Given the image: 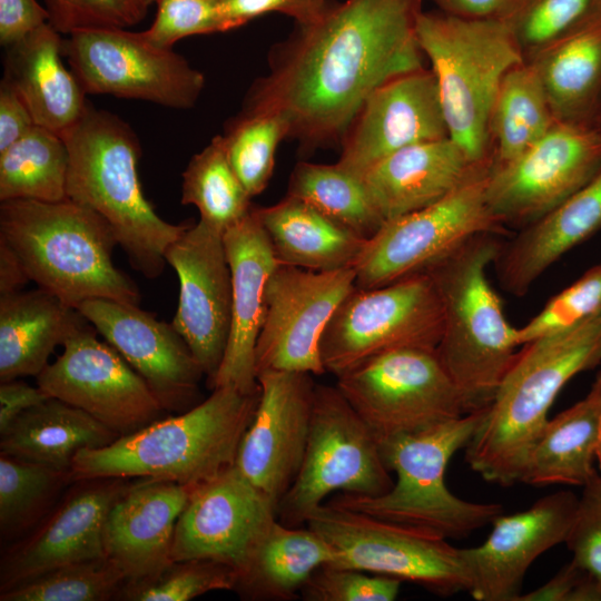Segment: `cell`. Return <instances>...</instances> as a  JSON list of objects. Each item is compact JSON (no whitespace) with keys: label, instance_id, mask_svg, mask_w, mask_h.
<instances>
[{"label":"cell","instance_id":"obj_1","mask_svg":"<svg viewBox=\"0 0 601 601\" xmlns=\"http://www.w3.org/2000/svg\"><path fill=\"white\" fill-rule=\"evenodd\" d=\"M422 0H346L299 26L269 57L242 111L279 116L307 151L342 141L365 99L423 67L416 39Z\"/></svg>","mask_w":601,"mask_h":601},{"label":"cell","instance_id":"obj_2","mask_svg":"<svg viewBox=\"0 0 601 601\" xmlns=\"http://www.w3.org/2000/svg\"><path fill=\"white\" fill-rule=\"evenodd\" d=\"M522 346L465 446L469 466L501 486L521 482L529 454L563 386L601 362V312Z\"/></svg>","mask_w":601,"mask_h":601},{"label":"cell","instance_id":"obj_3","mask_svg":"<svg viewBox=\"0 0 601 601\" xmlns=\"http://www.w3.org/2000/svg\"><path fill=\"white\" fill-rule=\"evenodd\" d=\"M260 390L218 386L191 408L73 457L72 481L144 477L197 486L235 465Z\"/></svg>","mask_w":601,"mask_h":601},{"label":"cell","instance_id":"obj_4","mask_svg":"<svg viewBox=\"0 0 601 601\" xmlns=\"http://www.w3.org/2000/svg\"><path fill=\"white\" fill-rule=\"evenodd\" d=\"M69 152L67 198L101 216L132 268L146 278L165 269V252L189 224L162 219L147 200L138 175L140 146L128 124L88 104L61 135Z\"/></svg>","mask_w":601,"mask_h":601},{"label":"cell","instance_id":"obj_5","mask_svg":"<svg viewBox=\"0 0 601 601\" xmlns=\"http://www.w3.org/2000/svg\"><path fill=\"white\" fill-rule=\"evenodd\" d=\"M0 239L30 280L77 308L91 298L137 304L135 282L112 262L118 245L109 224L70 199H11L0 204Z\"/></svg>","mask_w":601,"mask_h":601},{"label":"cell","instance_id":"obj_6","mask_svg":"<svg viewBox=\"0 0 601 601\" xmlns=\"http://www.w3.org/2000/svg\"><path fill=\"white\" fill-rule=\"evenodd\" d=\"M497 236H474L425 272L443 308L436 353L466 413L489 407L520 346L518 328L486 277L502 244Z\"/></svg>","mask_w":601,"mask_h":601},{"label":"cell","instance_id":"obj_7","mask_svg":"<svg viewBox=\"0 0 601 601\" xmlns=\"http://www.w3.org/2000/svg\"><path fill=\"white\" fill-rule=\"evenodd\" d=\"M415 33L431 62L449 137L473 162L492 166L491 109L505 73L525 61L510 26L500 18L421 12Z\"/></svg>","mask_w":601,"mask_h":601},{"label":"cell","instance_id":"obj_8","mask_svg":"<svg viewBox=\"0 0 601 601\" xmlns=\"http://www.w3.org/2000/svg\"><path fill=\"white\" fill-rule=\"evenodd\" d=\"M485 411L380 444L386 467L396 474L393 486L376 496L343 493L329 503L447 540L492 523L503 512L501 504L463 500L445 483L450 460L467 445Z\"/></svg>","mask_w":601,"mask_h":601},{"label":"cell","instance_id":"obj_9","mask_svg":"<svg viewBox=\"0 0 601 601\" xmlns=\"http://www.w3.org/2000/svg\"><path fill=\"white\" fill-rule=\"evenodd\" d=\"M394 482L380 444L337 386L316 384L300 470L277 505V519L306 524L331 493L376 496Z\"/></svg>","mask_w":601,"mask_h":601},{"label":"cell","instance_id":"obj_10","mask_svg":"<svg viewBox=\"0 0 601 601\" xmlns=\"http://www.w3.org/2000/svg\"><path fill=\"white\" fill-rule=\"evenodd\" d=\"M336 377L378 444L467 414L436 348L386 352Z\"/></svg>","mask_w":601,"mask_h":601},{"label":"cell","instance_id":"obj_11","mask_svg":"<svg viewBox=\"0 0 601 601\" xmlns=\"http://www.w3.org/2000/svg\"><path fill=\"white\" fill-rule=\"evenodd\" d=\"M442 333V303L427 273L376 288L355 286L324 329L321 359L338 376L394 349L436 348Z\"/></svg>","mask_w":601,"mask_h":601},{"label":"cell","instance_id":"obj_12","mask_svg":"<svg viewBox=\"0 0 601 601\" xmlns=\"http://www.w3.org/2000/svg\"><path fill=\"white\" fill-rule=\"evenodd\" d=\"M336 553L332 566L410 581L441 597L469 591L460 549L434 533L325 502L306 524Z\"/></svg>","mask_w":601,"mask_h":601},{"label":"cell","instance_id":"obj_13","mask_svg":"<svg viewBox=\"0 0 601 601\" xmlns=\"http://www.w3.org/2000/svg\"><path fill=\"white\" fill-rule=\"evenodd\" d=\"M490 169L433 205L385 220L353 267L355 286L376 288L425 273L474 236L505 234L486 201Z\"/></svg>","mask_w":601,"mask_h":601},{"label":"cell","instance_id":"obj_14","mask_svg":"<svg viewBox=\"0 0 601 601\" xmlns=\"http://www.w3.org/2000/svg\"><path fill=\"white\" fill-rule=\"evenodd\" d=\"M68 36L63 56L87 95L188 109L201 93L204 75L173 48L152 45L144 31L93 28Z\"/></svg>","mask_w":601,"mask_h":601},{"label":"cell","instance_id":"obj_15","mask_svg":"<svg viewBox=\"0 0 601 601\" xmlns=\"http://www.w3.org/2000/svg\"><path fill=\"white\" fill-rule=\"evenodd\" d=\"M600 171L601 130L556 121L524 152L491 166L486 201L505 228H523L555 209Z\"/></svg>","mask_w":601,"mask_h":601},{"label":"cell","instance_id":"obj_16","mask_svg":"<svg viewBox=\"0 0 601 601\" xmlns=\"http://www.w3.org/2000/svg\"><path fill=\"white\" fill-rule=\"evenodd\" d=\"M355 280L354 268L315 272L279 264L265 287V314L255 348L256 375L264 371L326 373L321 338Z\"/></svg>","mask_w":601,"mask_h":601},{"label":"cell","instance_id":"obj_17","mask_svg":"<svg viewBox=\"0 0 601 601\" xmlns=\"http://www.w3.org/2000/svg\"><path fill=\"white\" fill-rule=\"evenodd\" d=\"M96 332L87 322L71 333L61 355L37 376V386L126 435L158 420L164 408L142 377Z\"/></svg>","mask_w":601,"mask_h":601},{"label":"cell","instance_id":"obj_18","mask_svg":"<svg viewBox=\"0 0 601 601\" xmlns=\"http://www.w3.org/2000/svg\"><path fill=\"white\" fill-rule=\"evenodd\" d=\"M277 506L235 465L194 486L174 533V562L211 560L246 571Z\"/></svg>","mask_w":601,"mask_h":601},{"label":"cell","instance_id":"obj_19","mask_svg":"<svg viewBox=\"0 0 601 601\" xmlns=\"http://www.w3.org/2000/svg\"><path fill=\"white\" fill-rule=\"evenodd\" d=\"M223 235L198 220L165 252L179 279L171 324L200 365L208 387L221 364L231 322V274Z\"/></svg>","mask_w":601,"mask_h":601},{"label":"cell","instance_id":"obj_20","mask_svg":"<svg viewBox=\"0 0 601 601\" xmlns=\"http://www.w3.org/2000/svg\"><path fill=\"white\" fill-rule=\"evenodd\" d=\"M259 400L235 466L278 505L294 483L308 440L315 383L303 372L257 374Z\"/></svg>","mask_w":601,"mask_h":601},{"label":"cell","instance_id":"obj_21","mask_svg":"<svg viewBox=\"0 0 601 601\" xmlns=\"http://www.w3.org/2000/svg\"><path fill=\"white\" fill-rule=\"evenodd\" d=\"M77 309L142 377L164 411L195 406L205 375L173 324L159 321L137 304L91 298Z\"/></svg>","mask_w":601,"mask_h":601},{"label":"cell","instance_id":"obj_22","mask_svg":"<svg viewBox=\"0 0 601 601\" xmlns=\"http://www.w3.org/2000/svg\"><path fill=\"white\" fill-rule=\"evenodd\" d=\"M578 502L570 491L545 495L523 512L496 516L481 545L460 549L473 599L518 601L530 565L565 542Z\"/></svg>","mask_w":601,"mask_h":601},{"label":"cell","instance_id":"obj_23","mask_svg":"<svg viewBox=\"0 0 601 601\" xmlns=\"http://www.w3.org/2000/svg\"><path fill=\"white\" fill-rule=\"evenodd\" d=\"M449 137L437 83L431 69L395 76L365 99L344 135L337 161L362 175L405 147Z\"/></svg>","mask_w":601,"mask_h":601},{"label":"cell","instance_id":"obj_24","mask_svg":"<svg viewBox=\"0 0 601 601\" xmlns=\"http://www.w3.org/2000/svg\"><path fill=\"white\" fill-rule=\"evenodd\" d=\"M231 274V322L225 354L209 388L233 386L245 393L259 390L255 348L265 314V287L279 265L255 207L224 231Z\"/></svg>","mask_w":601,"mask_h":601},{"label":"cell","instance_id":"obj_25","mask_svg":"<svg viewBox=\"0 0 601 601\" xmlns=\"http://www.w3.org/2000/svg\"><path fill=\"white\" fill-rule=\"evenodd\" d=\"M191 490L146 479L127 486L111 505L104 528L106 556L131 584L154 580L174 563L175 528Z\"/></svg>","mask_w":601,"mask_h":601},{"label":"cell","instance_id":"obj_26","mask_svg":"<svg viewBox=\"0 0 601 601\" xmlns=\"http://www.w3.org/2000/svg\"><path fill=\"white\" fill-rule=\"evenodd\" d=\"M121 480H89L69 496L7 558L2 590L67 564L107 558L104 528L111 505L127 487Z\"/></svg>","mask_w":601,"mask_h":601},{"label":"cell","instance_id":"obj_27","mask_svg":"<svg viewBox=\"0 0 601 601\" xmlns=\"http://www.w3.org/2000/svg\"><path fill=\"white\" fill-rule=\"evenodd\" d=\"M490 168L473 162L446 137L400 149L367 168L362 178L387 220L437 203Z\"/></svg>","mask_w":601,"mask_h":601},{"label":"cell","instance_id":"obj_28","mask_svg":"<svg viewBox=\"0 0 601 601\" xmlns=\"http://www.w3.org/2000/svg\"><path fill=\"white\" fill-rule=\"evenodd\" d=\"M601 229V171L539 220L501 244L493 262L501 286L524 295L560 257Z\"/></svg>","mask_w":601,"mask_h":601},{"label":"cell","instance_id":"obj_29","mask_svg":"<svg viewBox=\"0 0 601 601\" xmlns=\"http://www.w3.org/2000/svg\"><path fill=\"white\" fill-rule=\"evenodd\" d=\"M63 40L49 22L6 48L4 73L36 125L63 135L82 117L86 92L66 67Z\"/></svg>","mask_w":601,"mask_h":601},{"label":"cell","instance_id":"obj_30","mask_svg":"<svg viewBox=\"0 0 601 601\" xmlns=\"http://www.w3.org/2000/svg\"><path fill=\"white\" fill-rule=\"evenodd\" d=\"M525 61L558 121L594 126L601 106V12L593 10Z\"/></svg>","mask_w":601,"mask_h":601},{"label":"cell","instance_id":"obj_31","mask_svg":"<svg viewBox=\"0 0 601 601\" xmlns=\"http://www.w3.org/2000/svg\"><path fill=\"white\" fill-rule=\"evenodd\" d=\"M87 322L40 287L0 295V381L37 377L56 346Z\"/></svg>","mask_w":601,"mask_h":601},{"label":"cell","instance_id":"obj_32","mask_svg":"<svg viewBox=\"0 0 601 601\" xmlns=\"http://www.w3.org/2000/svg\"><path fill=\"white\" fill-rule=\"evenodd\" d=\"M255 210L283 265L315 272L353 268L367 240L288 195Z\"/></svg>","mask_w":601,"mask_h":601},{"label":"cell","instance_id":"obj_33","mask_svg":"<svg viewBox=\"0 0 601 601\" xmlns=\"http://www.w3.org/2000/svg\"><path fill=\"white\" fill-rule=\"evenodd\" d=\"M1 454L69 473L82 449H98L120 435L88 413L50 397L21 413L0 433Z\"/></svg>","mask_w":601,"mask_h":601},{"label":"cell","instance_id":"obj_34","mask_svg":"<svg viewBox=\"0 0 601 601\" xmlns=\"http://www.w3.org/2000/svg\"><path fill=\"white\" fill-rule=\"evenodd\" d=\"M336 553L314 530L274 522L236 588L257 600H290L312 574L332 565Z\"/></svg>","mask_w":601,"mask_h":601},{"label":"cell","instance_id":"obj_35","mask_svg":"<svg viewBox=\"0 0 601 601\" xmlns=\"http://www.w3.org/2000/svg\"><path fill=\"white\" fill-rule=\"evenodd\" d=\"M600 430V411L588 394L548 421L529 454L521 482L585 485L597 473L593 460Z\"/></svg>","mask_w":601,"mask_h":601},{"label":"cell","instance_id":"obj_36","mask_svg":"<svg viewBox=\"0 0 601 601\" xmlns=\"http://www.w3.org/2000/svg\"><path fill=\"white\" fill-rule=\"evenodd\" d=\"M556 121L533 67L524 61L510 69L500 83L490 115L492 166L524 152Z\"/></svg>","mask_w":601,"mask_h":601},{"label":"cell","instance_id":"obj_37","mask_svg":"<svg viewBox=\"0 0 601 601\" xmlns=\"http://www.w3.org/2000/svg\"><path fill=\"white\" fill-rule=\"evenodd\" d=\"M69 152L63 137L36 125L0 151V201L67 199Z\"/></svg>","mask_w":601,"mask_h":601},{"label":"cell","instance_id":"obj_38","mask_svg":"<svg viewBox=\"0 0 601 601\" xmlns=\"http://www.w3.org/2000/svg\"><path fill=\"white\" fill-rule=\"evenodd\" d=\"M287 195L298 198L336 224L368 239L385 221L375 207L362 175L341 165L299 162Z\"/></svg>","mask_w":601,"mask_h":601},{"label":"cell","instance_id":"obj_39","mask_svg":"<svg viewBox=\"0 0 601 601\" xmlns=\"http://www.w3.org/2000/svg\"><path fill=\"white\" fill-rule=\"evenodd\" d=\"M250 198L227 159L223 136L194 155L183 173L181 204L194 205L199 220L223 234L252 210Z\"/></svg>","mask_w":601,"mask_h":601},{"label":"cell","instance_id":"obj_40","mask_svg":"<svg viewBox=\"0 0 601 601\" xmlns=\"http://www.w3.org/2000/svg\"><path fill=\"white\" fill-rule=\"evenodd\" d=\"M287 126L277 115L242 111L223 135L227 159L250 197L268 185Z\"/></svg>","mask_w":601,"mask_h":601},{"label":"cell","instance_id":"obj_41","mask_svg":"<svg viewBox=\"0 0 601 601\" xmlns=\"http://www.w3.org/2000/svg\"><path fill=\"white\" fill-rule=\"evenodd\" d=\"M126 580L108 558L67 564L2 590L1 601H105Z\"/></svg>","mask_w":601,"mask_h":601},{"label":"cell","instance_id":"obj_42","mask_svg":"<svg viewBox=\"0 0 601 601\" xmlns=\"http://www.w3.org/2000/svg\"><path fill=\"white\" fill-rule=\"evenodd\" d=\"M67 477L68 473L1 454V529H18L31 521Z\"/></svg>","mask_w":601,"mask_h":601},{"label":"cell","instance_id":"obj_43","mask_svg":"<svg viewBox=\"0 0 601 601\" xmlns=\"http://www.w3.org/2000/svg\"><path fill=\"white\" fill-rule=\"evenodd\" d=\"M593 6L594 0H514L502 19L528 60L581 22Z\"/></svg>","mask_w":601,"mask_h":601},{"label":"cell","instance_id":"obj_44","mask_svg":"<svg viewBox=\"0 0 601 601\" xmlns=\"http://www.w3.org/2000/svg\"><path fill=\"white\" fill-rule=\"evenodd\" d=\"M237 572L211 560L174 562L154 580L130 584L127 599L137 601H187L215 590L237 585Z\"/></svg>","mask_w":601,"mask_h":601},{"label":"cell","instance_id":"obj_45","mask_svg":"<svg viewBox=\"0 0 601 601\" xmlns=\"http://www.w3.org/2000/svg\"><path fill=\"white\" fill-rule=\"evenodd\" d=\"M601 312V263L553 296L539 314L518 328L520 346L575 327Z\"/></svg>","mask_w":601,"mask_h":601},{"label":"cell","instance_id":"obj_46","mask_svg":"<svg viewBox=\"0 0 601 601\" xmlns=\"http://www.w3.org/2000/svg\"><path fill=\"white\" fill-rule=\"evenodd\" d=\"M49 23L60 33L93 28H128L148 10L142 0H43Z\"/></svg>","mask_w":601,"mask_h":601},{"label":"cell","instance_id":"obj_47","mask_svg":"<svg viewBox=\"0 0 601 601\" xmlns=\"http://www.w3.org/2000/svg\"><path fill=\"white\" fill-rule=\"evenodd\" d=\"M402 581L386 575L324 565L315 571L300 590L306 601H393Z\"/></svg>","mask_w":601,"mask_h":601},{"label":"cell","instance_id":"obj_48","mask_svg":"<svg viewBox=\"0 0 601 601\" xmlns=\"http://www.w3.org/2000/svg\"><path fill=\"white\" fill-rule=\"evenodd\" d=\"M157 13L145 37L160 48L180 39L223 32L220 0H157Z\"/></svg>","mask_w":601,"mask_h":601},{"label":"cell","instance_id":"obj_49","mask_svg":"<svg viewBox=\"0 0 601 601\" xmlns=\"http://www.w3.org/2000/svg\"><path fill=\"white\" fill-rule=\"evenodd\" d=\"M572 560L601 583V474L583 485L571 530L564 542Z\"/></svg>","mask_w":601,"mask_h":601},{"label":"cell","instance_id":"obj_50","mask_svg":"<svg viewBox=\"0 0 601 601\" xmlns=\"http://www.w3.org/2000/svg\"><path fill=\"white\" fill-rule=\"evenodd\" d=\"M328 0H220L223 30L238 28L268 12L287 14L304 27L318 21L329 9Z\"/></svg>","mask_w":601,"mask_h":601},{"label":"cell","instance_id":"obj_51","mask_svg":"<svg viewBox=\"0 0 601 601\" xmlns=\"http://www.w3.org/2000/svg\"><path fill=\"white\" fill-rule=\"evenodd\" d=\"M518 601H601V583L571 560L540 588Z\"/></svg>","mask_w":601,"mask_h":601},{"label":"cell","instance_id":"obj_52","mask_svg":"<svg viewBox=\"0 0 601 601\" xmlns=\"http://www.w3.org/2000/svg\"><path fill=\"white\" fill-rule=\"evenodd\" d=\"M46 22L47 9L37 0H0V43L4 48Z\"/></svg>","mask_w":601,"mask_h":601},{"label":"cell","instance_id":"obj_53","mask_svg":"<svg viewBox=\"0 0 601 601\" xmlns=\"http://www.w3.org/2000/svg\"><path fill=\"white\" fill-rule=\"evenodd\" d=\"M36 126L35 119L14 87L0 82V151L22 138Z\"/></svg>","mask_w":601,"mask_h":601},{"label":"cell","instance_id":"obj_54","mask_svg":"<svg viewBox=\"0 0 601 601\" xmlns=\"http://www.w3.org/2000/svg\"><path fill=\"white\" fill-rule=\"evenodd\" d=\"M50 398L39 386L16 380L0 384V433L24 411Z\"/></svg>","mask_w":601,"mask_h":601},{"label":"cell","instance_id":"obj_55","mask_svg":"<svg viewBox=\"0 0 601 601\" xmlns=\"http://www.w3.org/2000/svg\"><path fill=\"white\" fill-rule=\"evenodd\" d=\"M442 12L466 19H502L514 0H433Z\"/></svg>","mask_w":601,"mask_h":601},{"label":"cell","instance_id":"obj_56","mask_svg":"<svg viewBox=\"0 0 601 601\" xmlns=\"http://www.w3.org/2000/svg\"><path fill=\"white\" fill-rule=\"evenodd\" d=\"M29 280L17 255L0 239V295L21 290Z\"/></svg>","mask_w":601,"mask_h":601},{"label":"cell","instance_id":"obj_57","mask_svg":"<svg viewBox=\"0 0 601 601\" xmlns=\"http://www.w3.org/2000/svg\"><path fill=\"white\" fill-rule=\"evenodd\" d=\"M589 394L595 401L601 414V371L598 373Z\"/></svg>","mask_w":601,"mask_h":601},{"label":"cell","instance_id":"obj_58","mask_svg":"<svg viewBox=\"0 0 601 601\" xmlns=\"http://www.w3.org/2000/svg\"><path fill=\"white\" fill-rule=\"evenodd\" d=\"M595 459L598 460V464L601 471V430H600V436H599L597 451H595Z\"/></svg>","mask_w":601,"mask_h":601},{"label":"cell","instance_id":"obj_59","mask_svg":"<svg viewBox=\"0 0 601 601\" xmlns=\"http://www.w3.org/2000/svg\"><path fill=\"white\" fill-rule=\"evenodd\" d=\"M593 125L601 130V106Z\"/></svg>","mask_w":601,"mask_h":601},{"label":"cell","instance_id":"obj_60","mask_svg":"<svg viewBox=\"0 0 601 601\" xmlns=\"http://www.w3.org/2000/svg\"><path fill=\"white\" fill-rule=\"evenodd\" d=\"M593 10L601 12V0H594Z\"/></svg>","mask_w":601,"mask_h":601},{"label":"cell","instance_id":"obj_61","mask_svg":"<svg viewBox=\"0 0 601 601\" xmlns=\"http://www.w3.org/2000/svg\"><path fill=\"white\" fill-rule=\"evenodd\" d=\"M148 7L157 0H142Z\"/></svg>","mask_w":601,"mask_h":601}]
</instances>
